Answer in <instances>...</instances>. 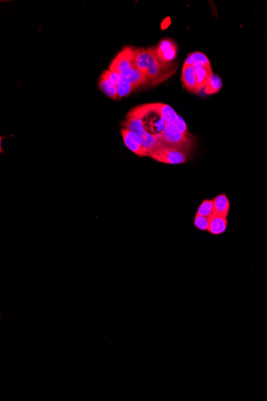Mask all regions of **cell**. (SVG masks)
Instances as JSON below:
<instances>
[{
  "label": "cell",
  "instance_id": "1",
  "mask_svg": "<svg viewBox=\"0 0 267 401\" xmlns=\"http://www.w3.org/2000/svg\"><path fill=\"white\" fill-rule=\"evenodd\" d=\"M130 113L141 119L143 129L154 137H159L167 126V122L163 119L154 103L137 107Z\"/></svg>",
  "mask_w": 267,
  "mask_h": 401
},
{
  "label": "cell",
  "instance_id": "2",
  "mask_svg": "<svg viewBox=\"0 0 267 401\" xmlns=\"http://www.w3.org/2000/svg\"><path fill=\"white\" fill-rule=\"evenodd\" d=\"M157 139L160 145L181 147L187 150H188L190 145L192 144L191 135L190 133L184 134L180 132L174 123H167L164 130Z\"/></svg>",
  "mask_w": 267,
  "mask_h": 401
},
{
  "label": "cell",
  "instance_id": "3",
  "mask_svg": "<svg viewBox=\"0 0 267 401\" xmlns=\"http://www.w3.org/2000/svg\"><path fill=\"white\" fill-rule=\"evenodd\" d=\"M125 129L130 132H135L140 137L142 140L143 149L147 151L148 156L153 151L155 150L158 147H160V143L157 138L147 133L143 129V123L141 119L137 116H134L133 114H129L128 117L123 123Z\"/></svg>",
  "mask_w": 267,
  "mask_h": 401
},
{
  "label": "cell",
  "instance_id": "4",
  "mask_svg": "<svg viewBox=\"0 0 267 401\" xmlns=\"http://www.w3.org/2000/svg\"><path fill=\"white\" fill-rule=\"evenodd\" d=\"M150 157L160 163L168 164H181L188 158L187 149L160 145L150 153Z\"/></svg>",
  "mask_w": 267,
  "mask_h": 401
},
{
  "label": "cell",
  "instance_id": "5",
  "mask_svg": "<svg viewBox=\"0 0 267 401\" xmlns=\"http://www.w3.org/2000/svg\"><path fill=\"white\" fill-rule=\"evenodd\" d=\"M138 48H124L114 59L110 65V71L121 74L125 70L136 67Z\"/></svg>",
  "mask_w": 267,
  "mask_h": 401
},
{
  "label": "cell",
  "instance_id": "6",
  "mask_svg": "<svg viewBox=\"0 0 267 401\" xmlns=\"http://www.w3.org/2000/svg\"><path fill=\"white\" fill-rule=\"evenodd\" d=\"M177 44L170 39H163L155 48L156 57L163 65H169L174 61L177 57Z\"/></svg>",
  "mask_w": 267,
  "mask_h": 401
},
{
  "label": "cell",
  "instance_id": "7",
  "mask_svg": "<svg viewBox=\"0 0 267 401\" xmlns=\"http://www.w3.org/2000/svg\"><path fill=\"white\" fill-rule=\"evenodd\" d=\"M149 51V61L148 68H147V79L150 80H158L161 78L162 75H165L166 70L170 68V65H163L160 61L158 60L156 57L155 48H148Z\"/></svg>",
  "mask_w": 267,
  "mask_h": 401
},
{
  "label": "cell",
  "instance_id": "8",
  "mask_svg": "<svg viewBox=\"0 0 267 401\" xmlns=\"http://www.w3.org/2000/svg\"><path fill=\"white\" fill-rule=\"evenodd\" d=\"M121 133L123 136V142L129 150L139 156H148L147 151L143 149L141 139L137 134L126 129H122Z\"/></svg>",
  "mask_w": 267,
  "mask_h": 401
},
{
  "label": "cell",
  "instance_id": "9",
  "mask_svg": "<svg viewBox=\"0 0 267 401\" xmlns=\"http://www.w3.org/2000/svg\"><path fill=\"white\" fill-rule=\"evenodd\" d=\"M211 66H203L195 65L194 66V75H195L196 83H197V93L201 92L208 85L209 80L212 75Z\"/></svg>",
  "mask_w": 267,
  "mask_h": 401
},
{
  "label": "cell",
  "instance_id": "10",
  "mask_svg": "<svg viewBox=\"0 0 267 401\" xmlns=\"http://www.w3.org/2000/svg\"><path fill=\"white\" fill-rule=\"evenodd\" d=\"M120 77L122 80L128 82V83L136 86V88L146 82L147 79V76L141 71H139L136 67H132V68L123 71L120 74Z\"/></svg>",
  "mask_w": 267,
  "mask_h": 401
},
{
  "label": "cell",
  "instance_id": "11",
  "mask_svg": "<svg viewBox=\"0 0 267 401\" xmlns=\"http://www.w3.org/2000/svg\"><path fill=\"white\" fill-rule=\"evenodd\" d=\"M228 220L224 216L213 215L209 219V227L207 231L212 235H221L225 233L227 228Z\"/></svg>",
  "mask_w": 267,
  "mask_h": 401
},
{
  "label": "cell",
  "instance_id": "12",
  "mask_svg": "<svg viewBox=\"0 0 267 401\" xmlns=\"http://www.w3.org/2000/svg\"><path fill=\"white\" fill-rule=\"evenodd\" d=\"M212 202L214 214L224 216V217L227 218L229 213H230V207H231V203H230L227 196L225 194L218 195V196L214 197Z\"/></svg>",
  "mask_w": 267,
  "mask_h": 401
},
{
  "label": "cell",
  "instance_id": "13",
  "mask_svg": "<svg viewBox=\"0 0 267 401\" xmlns=\"http://www.w3.org/2000/svg\"><path fill=\"white\" fill-rule=\"evenodd\" d=\"M182 81L189 92L197 93V83L194 75V65L183 67L182 72Z\"/></svg>",
  "mask_w": 267,
  "mask_h": 401
},
{
  "label": "cell",
  "instance_id": "14",
  "mask_svg": "<svg viewBox=\"0 0 267 401\" xmlns=\"http://www.w3.org/2000/svg\"><path fill=\"white\" fill-rule=\"evenodd\" d=\"M192 65H194V66L195 65L211 66V62L209 60L207 55L202 52H193V53L189 54L183 67L192 66Z\"/></svg>",
  "mask_w": 267,
  "mask_h": 401
},
{
  "label": "cell",
  "instance_id": "15",
  "mask_svg": "<svg viewBox=\"0 0 267 401\" xmlns=\"http://www.w3.org/2000/svg\"><path fill=\"white\" fill-rule=\"evenodd\" d=\"M149 51L144 48H138L137 55L136 58V67L141 71L145 75L147 74L148 68Z\"/></svg>",
  "mask_w": 267,
  "mask_h": 401
},
{
  "label": "cell",
  "instance_id": "16",
  "mask_svg": "<svg viewBox=\"0 0 267 401\" xmlns=\"http://www.w3.org/2000/svg\"><path fill=\"white\" fill-rule=\"evenodd\" d=\"M154 105L161 114L163 119L167 122V124L174 123V121L177 119V114L171 107L161 103H154Z\"/></svg>",
  "mask_w": 267,
  "mask_h": 401
},
{
  "label": "cell",
  "instance_id": "17",
  "mask_svg": "<svg viewBox=\"0 0 267 401\" xmlns=\"http://www.w3.org/2000/svg\"><path fill=\"white\" fill-rule=\"evenodd\" d=\"M221 88H222V82L221 78L213 73L211 79L209 80L208 85L204 88V92L207 95H212L219 92Z\"/></svg>",
  "mask_w": 267,
  "mask_h": 401
},
{
  "label": "cell",
  "instance_id": "18",
  "mask_svg": "<svg viewBox=\"0 0 267 401\" xmlns=\"http://www.w3.org/2000/svg\"><path fill=\"white\" fill-rule=\"evenodd\" d=\"M99 88L105 95L112 99H117V88L116 85H112L106 79L101 77L99 79Z\"/></svg>",
  "mask_w": 267,
  "mask_h": 401
},
{
  "label": "cell",
  "instance_id": "19",
  "mask_svg": "<svg viewBox=\"0 0 267 401\" xmlns=\"http://www.w3.org/2000/svg\"><path fill=\"white\" fill-rule=\"evenodd\" d=\"M198 216H204L210 218L214 215V207H213L212 200H206L201 203L198 207L197 214Z\"/></svg>",
  "mask_w": 267,
  "mask_h": 401
},
{
  "label": "cell",
  "instance_id": "20",
  "mask_svg": "<svg viewBox=\"0 0 267 401\" xmlns=\"http://www.w3.org/2000/svg\"><path fill=\"white\" fill-rule=\"evenodd\" d=\"M136 86L128 83V82H125V81L120 79L119 83L116 85V88H117V95L118 99H121V98L125 97L127 95H130V92L136 88Z\"/></svg>",
  "mask_w": 267,
  "mask_h": 401
},
{
  "label": "cell",
  "instance_id": "21",
  "mask_svg": "<svg viewBox=\"0 0 267 401\" xmlns=\"http://www.w3.org/2000/svg\"><path fill=\"white\" fill-rule=\"evenodd\" d=\"M209 219L204 216L196 215L194 219V225L200 231H207L209 227Z\"/></svg>",
  "mask_w": 267,
  "mask_h": 401
},
{
  "label": "cell",
  "instance_id": "22",
  "mask_svg": "<svg viewBox=\"0 0 267 401\" xmlns=\"http://www.w3.org/2000/svg\"><path fill=\"white\" fill-rule=\"evenodd\" d=\"M101 77L106 79V80H107L108 82L112 83V85H116V86L119 83V82L121 79L120 74L112 72L110 70H108V71L104 72V73L102 75Z\"/></svg>",
  "mask_w": 267,
  "mask_h": 401
},
{
  "label": "cell",
  "instance_id": "23",
  "mask_svg": "<svg viewBox=\"0 0 267 401\" xmlns=\"http://www.w3.org/2000/svg\"><path fill=\"white\" fill-rule=\"evenodd\" d=\"M174 124L175 125L176 128H177L180 132H182L184 134H189L187 123H186L184 119H183L181 116H179V115H177V119L174 121Z\"/></svg>",
  "mask_w": 267,
  "mask_h": 401
}]
</instances>
